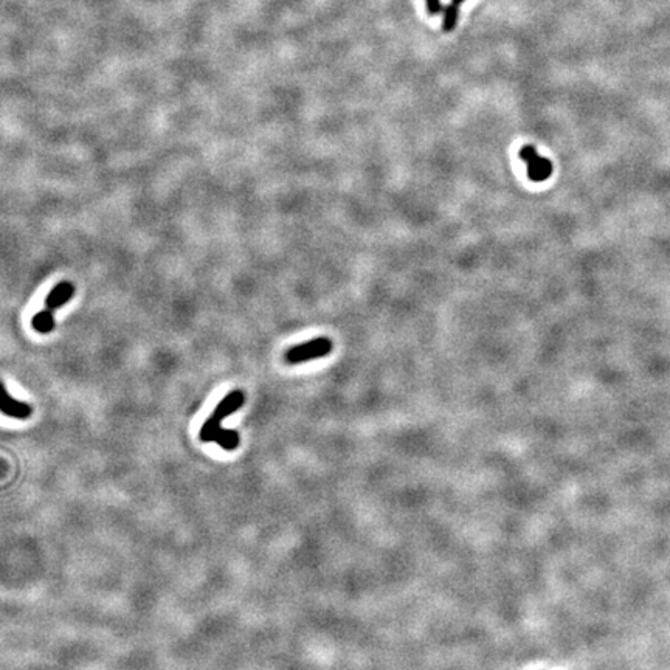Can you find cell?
<instances>
[{
    "label": "cell",
    "mask_w": 670,
    "mask_h": 670,
    "mask_svg": "<svg viewBox=\"0 0 670 670\" xmlns=\"http://www.w3.org/2000/svg\"><path fill=\"white\" fill-rule=\"evenodd\" d=\"M331 351H332L331 340L326 337H320V338L310 340V342L306 343L292 346V348L285 352V360H288V363L290 365H298V363L314 360V358L325 357Z\"/></svg>",
    "instance_id": "7a4b0ae2"
},
{
    "label": "cell",
    "mask_w": 670,
    "mask_h": 670,
    "mask_svg": "<svg viewBox=\"0 0 670 670\" xmlns=\"http://www.w3.org/2000/svg\"><path fill=\"white\" fill-rule=\"evenodd\" d=\"M75 294V285L70 281H61L54 285L50 294L45 298V307L50 310H56L58 307L64 306L70 301V298Z\"/></svg>",
    "instance_id": "5b68a950"
},
{
    "label": "cell",
    "mask_w": 670,
    "mask_h": 670,
    "mask_svg": "<svg viewBox=\"0 0 670 670\" xmlns=\"http://www.w3.org/2000/svg\"><path fill=\"white\" fill-rule=\"evenodd\" d=\"M458 14L460 11H458V5L456 3H452L444 8V22H442L444 32L446 33L453 32L456 27V22H458Z\"/></svg>",
    "instance_id": "ba28073f"
},
{
    "label": "cell",
    "mask_w": 670,
    "mask_h": 670,
    "mask_svg": "<svg viewBox=\"0 0 670 670\" xmlns=\"http://www.w3.org/2000/svg\"><path fill=\"white\" fill-rule=\"evenodd\" d=\"M246 402V394L239 389L236 391H231L230 394L225 396V398L219 402L217 407L215 408L211 416L206 419L205 424L202 425V429L199 431V437L202 442H215L216 436L219 431L222 430L221 422L224 419H227L231 414L236 413Z\"/></svg>",
    "instance_id": "6da1fadb"
},
{
    "label": "cell",
    "mask_w": 670,
    "mask_h": 670,
    "mask_svg": "<svg viewBox=\"0 0 670 670\" xmlns=\"http://www.w3.org/2000/svg\"><path fill=\"white\" fill-rule=\"evenodd\" d=\"M0 413L14 419H28L32 416L33 410L25 402H19L11 398L7 388L0 382Z\"/></svg>",
    "instance_id": "277c9868"
},
{
    "label": "cell",
    "mask_w": 670,
    "mask_h": 670,
    "mask_svg": "<svg viewBox=\"0 0 670 670\" xmlns=\"http://www.w3.org/2000/svg\"><path fill=\"white\" fill-rule=\"evenodd\" d=\"M427 10L430 14H440L442 11V5L440 0H427Z\"/></svg>",
    "instance_id": "9c48e42d"
},
{
    "label": "cell",
    "mask_w": 670,
    "mask_h": 670,
    "mask_svg": "<svg viewBox=\"0 0 670 670\" xmlns=\"http://www.w3.org/2000/svg\"><path fill=\"white\" fill-rule=\"evenodd\" d=\"M32 326L36 332L39 334H50L54 329V316L53 310L44 309L41 312L36 314L32 320Z\"/></svg>",
    "instance_id": "8992f818"
},
{
    "label": "cell",
    "mask_w": 670,
    "mask_h": 670,
    "mask_svg": "<svg viewBox=\"0 0 670 670\" xmlns=\"http://www.w3.org/2000/svg\"><path fill=\"white\" fill-rule=\"evenodd\" d=\"M239 441H241L239 433L235 430H227V429H222L219 431L215 440V442H217L219 446H221L224 450H227V452L236 450L237 446H239Z\"/></svg>",
    "instance_id": "52a82bcc"
},
{
    "label": "cell",
    "mask_w": 670,
    "mask_h": 670,
    "mask_svg": "<svg viewBox=\"0 0 670 670\" xmlns=\"http://www.w3.org/2000/svg\"><path fill=\"white\" fill-rule=\"evenodd\" d=\"M520 158L526 162L528 177L532 182H545L546 179L551 177L552 163L548 158L540 157L534 146H523L520 149Z\"/></svg>",
    "instance_id": "3957f363"
},
{
    "label": "cell",
    "mask_w": 670,
    "mask_h": 670,
    "mask_svg": "<svg viewBox=\"0 0 670 670\" xmlns=\"http://www.w3.org/2000/svg\"><path fill=\"white\" fill-rule=\"evenodd\" d=\"M462 2H464V0H453V3H456V5H460Z\"/></svg>",
    "instance_id": "30bf717a"
}]
</instances>
